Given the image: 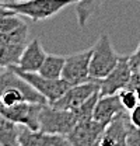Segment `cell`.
Segmentation results:
<instances>
[{"mask_svg": "<svg viewBox=\"0 0 140 146\" xmlns=\"http://www.w3.org/2000/svg\"><path fill=\"white\" fill-rule=\"evenodd\" d=\"M77 1L80 0H21V1L16 0L13 3L4 4L3 7L22 17H28L34 23H38L56 16L65 7Z\"/></svg>", "mask_w": 140, "mask_h": 146, "instance_id": "obj_1", "label": "cell"}, {"mask_svg": "<svg viewBox=\"0 0 140 146\" xmlns=\"http://www.w3.org/2000/svg\"><path fill=\"white\" fill-rule=\"evenodd\" d=\"M121 55L118 54L111 39L106 34H101L95 45L92 46V55L90 62V79L91 80H101L118 65Z\"/></svg>", "mask_w": 140, "mask_h": 146, "instance_id": "obj_2", "label": "cell"}, {"mask_svg": "<svg viewBox=\"0 0 140 146\" xmlns=\"http://www.w3.org/2000/svg\"><path fill=\"white\" fill-rule=\"evenodd\" d=\"M77 122V117L73 111L56 108L51 104H44L39 112V129L49 133L67 136Z\"/></svg>", "mask_w": 140, "mask_h": 146, "instance_id": "obj_3", "label": "cell"}, {"mask_svg": "<svg viewBox=\"0 0 140 146\" xmlns=\"http://www.w3.org/2000/svg\"><path fill=\"white\" fill-rule=\"evenodd\" d=\"M44 104L21 101L17 104H3L0 100V114L9 118L10 121L18 124L20 127H27L30 129H39V112Z\"/></svg>", "mask_w": 140, "mask_h": 146, "instance_id": "obj_4", "label": "cell"}, {"mask_svg": "<svg viewBox=\"0 0 140 146\" xmlns=\"http://www.w3.org/2000/svg\"><path fill=\"white\" fill-rule=\"evenodd\" d=\"M16 70V69H13ZM16 72L25 79L35 90L39 94H42L45 97V100L48 101V104H53L56 100H59L70 87V84L65 80V79H51V77H45L38 72H21V70H16Z\"/></svg>", "mask_w": 140, "mask_h": 146, "instance_id": "obj_5", "label": "cell"}, {"mask_svg": "<svg viewBox=\"0 0 140 146\" xmlns=\"http://www.w3.org/2000/svg\"><path fill=\"white\" fill-rule=\"evenodd\" d=\"M92 48L71 54L66 56L62 79H65L70 86L86 83L90 79V62H91Z\"/></svg>", "mask_w": 140, "mask_h": 146, "instance_id": "obj_6", "label": "cell"}, {"mask_svg": "<svg viewBox=\"0 0 140 146\" xmlns=\"http://www.w3.org/2000/svg\"><path fill=\"white\" fill-rule=\"evenodd\" d=\"M133 77V70L129 63V56H121L118 65L109 72L108 76L100 80V96L118 94L126 89Z\"/></svg>", "mask_w": 140, "mask_h": 146, "instance_id": "obj_7", "label": "cell"}, {"mask_svg": "<svg viewBox=\"0 0 140 146\" xmlns=\"http://www.w3.org/2000/svg\"><path fill=\"white\" fill-rule=\"evenodd\" d=\"M97 91H100V80H88L86 83L74 84V86H70L67 91L51 106L56 108L73 111Z\"/></svg>", "mask_w": 140, "mask_h": 146, "instance_id": "obj_8", "label": "cell"}, {"mask_svg": "<svg viewBox=\"0 0 140 146\" xmlns=\"http://www.w3.org/2000/svg\"><path fill=\"white\" fill-rule=\"evenodd\" d=\"M105 125L95 121L94 118L87 121H80L76 124V127L70 131L66 136L71 146H92L98 145L102 133H104Z\"/></svg>", "mask_w": 140, "mask_h": 146, "instance_id": "obj_9", "label": "cell"}, {"mask_svg": "<svg viewBox=\"0 0 140 146\" xmlns=\"http://www.w3.org/2000/svg\"><path fill=\"white\" fill-rule=\"evenodd\" d=\"M133 128V124L130 122L129 114L126 111L116 115L104 129V133L98 142L101 146L111 145H126V136Z\"/></svg>", "mask_w": 140, "mask_h": 146, "instance_id": "obj_10", "label": "cell"}, {"mask_svg": "<svg viewBox=\"0 0 140 146\" xmlns=\"http://www.w3.org/2000/svg\"><path fill=\"white\" fill-rule=\"evenodd\" d=\"M18 145L21 146H69V141L63 135L49 133L41 129H30L22 127L18 135Z\"/></svg>", "mask_w": 140, "mask_h": 146, "instance_id": "obj_11", "label": "cell"}, {"mask_svg": "<svg viewBox=\"0 0 140 146\" xmlns=\"http://www.w3.org/2000/svg\"><path fill=\"white\" fill-rule=\"evenodd\" d=\"M46 55L48 54L44 51L39 39L35 38L32 41L27 42L18 59V63L11 66V69L21 70V72H39Z\"/></svg>", "mask_w": 140, "mask_h": 146, "instance_id": "obj_12", "label": "cell"}, {"mask_svg": "<svg viewBox=\"0 0 140 146\" xmlns=\"http://www.w3.org/2000/svg\"><path fill=\"white\" fill-rule=\"evenodd\" d=\"M11 89L24 90L25 93L31 94L34 98H36L38 103H41V104H48V101L45 100V97H44L42 94H39L25 79H22V77H21L16 70H13L11 68H6V69L0 70V96H3L6 91L11 90Z\"/></svg>", "mask_w": 140, "mask_h": 146, "instance_id": "obj_13", "label": "cell"}, {"mask_svg": "<svg viewBox=\"0 0 140 146\" xmlns=\"http://www.w3.org/2000/svg\"><path fill=\"white\" fill-rule=\"evenodd\" d=\"M123 111H126V110L123 108L118 94L100 96V98L95 104L94 112H92V118L106 127L116 115H119Z\"/></svg>", "mask_w": 140, "mask_h": 146, "instance_id": "obj_14", "label": "cell"}, {"mask_svg": "<svg viewBox=\"0 0 140 146\" xmlns=\"http://www.w3.org/2000/svg\"><path fill=\"white\" fill-rule=\"evenodd\" d=\"M18 124L0 114V146H18Z\"/></svg>", "mask_w": 140, "mask_h": 146, "instance_id": "obj_15", "label": "cell"}, {"mask_svg": "<svg viewBox=\"0 0 140 146\" xmlns=\"http://www.w3.org/2000/svg\"><path fill=\"white\" fill-rule=\"evenodd\" d=\"M65 60H66V56L48 54L38 73H41V74L45 76V77L60 79V77H62V73H63Z\"/></svg>", "mask_w": 140, "mask_h": 146, "instance_id": "obj_16", "label": "cell"}, {"mask_svg": "<svg viewBox=\"0 0 140 146\" xmlns=\"http://www.w3.org/2000/svg\"><path fill=\"white\" fill-rule=\"evenodd\" d=\"M101 4L102 0H80L76 3V17L81 28H84L88 20L100 10Z\"/></svg>", "mask_w": 140, "mask_h": 146, "instance_id": "obj_17", "label": "cell"}, {"mask_svg": "<svg viewBox=\"0 0 140 146\" xmlns=\"http://www.w3.org/2000/svg\"><path fill=\"white\" fill-rule=\"evenodd\" d=\"M25 45H11L0 41V66L11 68L18 63V59Z\"/></svg>", "mask_w": 140, "mask_h": 146, "instance_id": "obj_18", "label": "cell"}, {"mask_svg": "<svg viewBox=\"0 0 140 146\" xmlns=\"http://www.w3.org/2000/svg\"><path fill=\"white\" fill-rule=\"evenodd\" d=\"M28 38V25L24 23L18 28L10 31V33H0V41L11 45H27Z\"/></svg>", "mask_w": 140, "mask_h": 146, "instance_id": "obj_19", "label": "cell"}, {"mask_svg": "<svg viewBox=\"0 0 140 146\" xmlns=\"http://www.w3.org/2000/svg\"><path fill=\"white\" fill-rule=\"evenodd\" d=\"M98 98H100V91H97L95 94H92L81 106H79L76 110H73V112L76 114L79 122L80 121H87V119L92 118V112H94V108H95V104H97Z\"/></svg>", "mask_w": 140, "mask_h": 146, "instance_id": "obj_20", "label": "cell"}, {"mask_svg": "<svg viewBox=\"0 0 140 146\" xmlns=\"http://www.w3.org/2000/svg\"><path fill=\"white\" fill-rule=\"evenodd\" d=\"M119 96V100L122 103L123 108L126 111H132L137 104H139V98H137V94L135 89H130V87H126L118 93Z\"/></svg>", "mask_w": 140, "mask_h": 146, "instance_id": "obj_21", "label": "cell"}, {"mask_svg": "<svg viewBox=\"0 0 140 146\" xmlns=\"http://www.w3.org/2000/svg\"><path fill=\"white\" fill-rule=\"evenodd\" d=\"M126 145L127 146H140V128L133 127L126 136Z\"/></svg>", "mask_w": 140, "mask_h": 146, "instance_id": "obj_22", "label": "cell"}, {"mask_svg": "<svg viewBox=\"0 0 140 146\" xmlns=\"http://www.w3.org/2000/svg\"><path fill=\"white\" fill-rule=\"evenodd\" d=\"M129 63H130V68H132L133 73L140 74V44L136 49V52L129 56Z\"/></svg>", "mask_w": 140, "mask_h": 146, "instance_id": "obj_23", "label": "cell"}, {"mask_svg": "<svg viewBox=\"0 0 140 146\" xmlns=\"http://www.w3.org/2000/svg\"><path fill=\"white\" fill-rule=\"evenodd\" d=\"M129 118H130V122L133 124V127L140 128V103L132 111H129Z\"/></svg>", "mask_w": 140, "mask_h": 146, "instance_id": "obj_24", "label": "cell"}, {"mask_svg": "<svg viewBox=\"0 0 140 146\" xmlns=\"http://www.w3.org/2000/svg\"><path fill=\"white\" fill-rule=\"evenodd\" d=\"M11 10H9V9H6V7H1L0 6V17H3V16H6V14H9Z\"/></svg>", "mask_w": 140, "mask_h": 146, "instance_id": "obj_25", "label": "cell"}, {"mask_svg": "<svg viewBox=\"0 0 140 146\" xmlns=\"http://www.w3.org/2000/svg\"><path fill=\"white\" fill-rule=\"evenodd\" d=\"M135 90H136V94H137V98H139V103H140V86H137Z\"/></svg>", "mask_w": 140, "mask_h": 146, "instance_id": "obj_26", "label": "cell"}, {"mask_svg": "<svg viewBox=\"0 0 140 146\" xmlns=\"http://www.w3.org/2000/svg\"><path fill=\"white\" fill-rule=\"evenodd\" d=\"M3 69H6V68H1V66H0V70H3Z\"/></svg>", "mask_w": 140, "mask_h": 146, "instance_id": "obj_27", "label": "cell"}, {"mask_svg": "<svg viewBox=\"0 0 140 146\" xmlns=\"http://www.w3.org/2000/svg\"><path fill=\"white\" fill-rule=\"evenodd\" d=\"M17 1H21V0H17Z\"/></svg>", "mask_w": 140, "mask_h": 146, "instance_id": "obj_28", "label": "cell"}]
</instances>
